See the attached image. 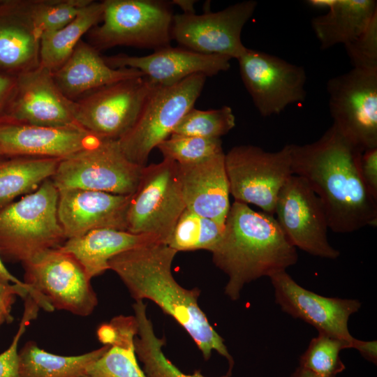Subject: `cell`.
<instances>
[{
    "label": "cell",
    "instance_id": "6da1fadb",
    "mask_svg": "<svg viewBox=\"0 0 377 377\" xmlns=\"http://www.w3.org/2000/svg\"><path fill=\"white\" fill-rule=\"evenodd\" d=\"M290 147L293 175L302 177L319 198L329 228L350 233L376 226L377 200L360 172L362 151L335 125L316 141Z\"/></svg>",
    "mask_w": 377,
    "mask_h": 377
},
{
    "label": "cell",
    "instance_id": "7a4b0ae2",
    "mask_svg": "<svg viewBox=\"0 0 377 377\" xmlns=\"http://www.w3.org/2000/svg\"><path fill=\"white\" fill-rule=\"evenodd\" d=\"M177 253L165 244H154L119 253L109 260L108 267L135 301L149 300L172 316L191 336L205 360L215 350L228 360L232 371L233 358L198 305L200 291L182 287L172 276Z\"/></svg>",
    "mask_w": 377,
    "mask_h": 377
},
{
    "label": "cell",
    "instance_id": "3957f363",
    "mask_svg": "<svg viewBox=\"0 0 377 377\" xmlns=\"http://www.w3.org/2000/svg\"><path fill=\"white\" fill-rule=\"evenodd\" d=\"M215 265L228 276L225 293L237 300L244 286L262 276L285 271L297 253L274 216L235 201L221 238L211 251Z\"/></svg>",
    "mask_w": 377,
    "mask_h": 377
},
{
    "label": "cell",
    "instance_id": "277c9868",
    "mask_svg": "<svg viewBox=\"0 0 377 377\" xmlns=\"http://www.w3.org/2000/svg\"><path fill=\"white\" fill-rule=\"evenodd\" d=\"M58 189L51 179L0 210L1 258L22 264L66 240L57 216Z\"/></svg>",
    "mask_w": 377,
    "mask_h": 377
},
{
    "label": "cell",
    "instance_id": "5b68a950",
    "mask_svg": "<svg viewBox=\"0 0 377 377\" xmlns=\"http://www.w3.org/2000/svg\"><path fill=\"white\" fill-rule=\"evenodd\" d=\"M24 282L29 295L46 311L65 310L73 314L90 315L98 299L87 272L71 253L59 247L43 251L27 262Z\"/></svg>",
    "mask_w": 377,
    "mask_h": 377
},
{
    "label": "cell",
    "instance_id": "8992f818",
    "mask_svg": "<svg viewBox=\"0 0 377 377\" xmlns=\"http://www.w3.org/2000/svg\"><path fill=\"white\" fill-rule=\"evenodd\" d=\"M101 22L89 32L100 51L118 45L159 50L170 46V3L159 0H105Z\"/></svg>",
    "mask_w": 377,
    "mask_h": 377
},
{
    "label": "cell",
    "instance_id": "52a82bcc",
    "mask_svg": "<svg viewBox=\"0 0 377 377\" xmlns=\"http://www.w3.org/2000/svg\"><path fill=\"white\" fill-rule=\"evenodd\" d=\"M191 75L171 86H157L146 99L131 129L118 140L133 163L146 166L151 150L168 138L184 116L193 108L206 81Z\"/></svg>",
    "mask_w": 377,
    "mask_h": 377
},
{
    "label": "cell",
    "instance_id": "ba28073f",
    "mask_svg": "<svg viewBox=\"0 0 377 377\" xmlns=\"http://www.w3.org/2000/svg\"><path fill=\"white\" fill-rule=\"evenodd\" d=\"M178 164L164 159L143 168L139 184L129 202L126 230L151 234L167 244L186 209Z\"/></svg>",
    "mask_w": 377,
    "mask_h": 377
},
{
    "label": "cell",
    "instance_id": "9c48e42d",
    "mask_svg": "<svg viewBox=\"0 0 377 377\" xmlns=\"http://www.w3.org/2000/svg\"><path fill=\"white\" fill-rule=\"evenodd\" d=\"M225 165L235 201L274 216L279 193L293 175L290 145L275 152L250 145L235 146L225 154Z\"/></svg>",
    "mask_w": 377,
    "mask_h": 377
},
{
    "label": "cell",
    "instance_id": "30bf717a",
    "mask_svg": "<svg viewBox=\"0 0 377 377\" xmlns=\"http://www.w3.org/2000/svg\"><path fill=\"white\" fill-rule=\"evenodd\" d=\"M144 167L126 157L118 140H101L91 148L61 159L51 179L57 189L128 195L135 191Z\"/></svg>",
    "mask_w": 377,
    "mask_h": 377
},
{
    "label": "cell",
    "instance_id": "8fae6325",
    "mask_svg": "<svg viewBox=\"0 0 377 377\" xmlns=\"http://www.w3.org/2000/svg\"><path fill=\"white\" fill-rule=\"evenodd\" d=\"M157 86L143 75L99 88L75 101L76 121L100 139L119 140L133 126Z\"/></svg>",
    "mask_w": 377,
    "mask_h": 377
},
{
    "label": "cell",
    "instance_id": "7c38bea8",
    "mask_svg": "<svg viewBox=\"0 0 377 377\" xmlns=\"http://www.w3.org/2000/svg\"><path fill=\"white\" fill-rule=\"evenodd\" d=\"M327 91L333 124L362 151L377 148V71L353 68Z\"/></svg>",
    "mask_w": 377,
    "mask_h": 377
},
{
    "label": "cell",
    "instance_id": "4fadbf2b",
    "mask_svg": "<svg viewBox=\"0 0 377 377\" xmlns=\"http://www.w3.org/2000/svg\"><path fill=\"white\" fill-rule=\"evenodd\" d=\"M237 60L242 82L263 117L304 101L306 74L302 66L247 47Z\"/></svg>",
    "mask_w": 377,
    "mask_h": 377
},
{
    "label": "cell",
    "instance_id": "5bb4252c",
    "mask_svg": "<svg viewBox=\"0 0 377 377\" xmlns=\"http://www.w3.org/2000/svg\"><path fill=\"white\" fill-rule=\"evenodd\" d=\"M257 4L248 0L218 12L174 15L172 39L192 51L237 59L246 49L241 39L242 29Z\"/></svg>",
    "mask_w": 377,
    "mask_h": 377
},
{
    "label": "cell",
    "instance_id": "9a60e30c",
    "mask_svg": "<svg viewBox=\"0 0 377 377\" xmlns=\"http://www.w3.org/2000/svg\"><path fill=\"white\" fill-rule=\"evenodd\" d=\"M274 214L294 247L320 258L339 257V251L327 239L329 225L322 202L302 177H289L277 197Z\"/></svg>",
    "mask_w": 377,
    "mask_h": 377
},
{
    "label": "cell",
    "instance_id": "2e32d148",
    "mask_svg": "<svg viewBox=\"0 0 377 377\" xmlns=\"http://www.w3.org/2000/svg\"><path fill=\"white\" fill-rule=\"evenodd\" d=\"M269 278L275 302L284 312L311 325L318 332L344 340L357 348L360 340L350 334L348 322L361 306L358 300L318 295L300 286L286 270Z\"/></svg>",
    "mask_w": 377,
    "mask_h": 377
},
{
    "label": "cell",
    "instance_id": "e0dca14e",
    "mask_svg": "<svg viewBox=\"0 0 377 377\" xmlns=\"http://www.w3.org/2000/svg\"><path fill=\"white\" fill-rule=\"evenodd\" d=\"M5 122L52 127L80 126L75 116V101L62 94L52 73L40 65L17 75L15 94Z\"/></svg>",
    "mask_w": 377,
    "mask_h": 377
},
{
    "label": "cell",
    "instance_id": "ac0fdd59",
    "mask_svg": "<svg viewBox=\"0 0 377 377\" xmlns=\"http://www.w3.org/2000/svg\"><path fill=\"white\" fill-rule=\"evenodd\" d=\"M131 195L77 188L58 189L57 216L66 239L96 229L126 230Z\"/></svg>",
    "mask_w": 377,
    "mask_h": 377
},
{
    "label": "cell",
    "instance_id": "d6986e66",
    "mask_svg": "<svg viewBox=\"0 0 377 377\" xmlns=\"http://www.w3.org/2000/svg\"><path fill=\"white\" fill-rule=\"evenodd\" d=\"M101 140L80 126L0 124V149L6 158L27 156L62 159L91 148Z\"/></svg>",
    "mask_w": 377,
    "mask_h": 377
},
{
    "label": "cell",
    "instance_id": "ffe728a7",
    "mask_svg": "<svg viewBox=\"0 0 377 377\" xmlns=\"http://www.w3.org/2000/svg\"><path fill=\"white\" fill-rule=\"evenodd\" d=\"M112 68L140 71L160 87L174 85L196 74L206 77L230 68V59L221 55L204 54L186 48L165 47L142 57L117 54L104 57Z\"/></svg>",
    "mask_w": 377,
    "mask_h": 377
},
{
    "label": "cell",
    "instance_id": "44dd1931",
    "mask_svg": "<svg viewBox=\"0 0 377 377\" xmlns=\"http://www.w3.org/2000/svg\"><path fill=\"white\" fill-rule=\"evenodd\" d=\"M178 174L186 209L224 228L230 207L225 153L196 163L178 164Z\"/></svg>",
    "mask_w": 377,
    "mask_h": 377
},
{
    "label": "cell",
    "instance_id": "7402d4cb",
    "mask_svg": "<svg viewBox=\"0 0 377 377\" xmlns=\"http://www.w3.org/2000/svg\"><path fill=\"white\" fill-rule=\"evenodd\" d=\"M52 73L59 90L73 101L104 86L144 75L134 68L110 67L98 50L82 40L67 60Z\"/></svg>",
    "mask_w": 377,
    "mask_h": 377
},
{
    "label": "cell",
    "instance_id": "603a6c76",
    "mask_svg": "<svg viewBox=\"0 0 377 377\" xmlns=\"http://www.w3.org/2000/svg\"><path fill=\"white\" fill-rule=\"evenodd\" d=\"M40 43L22 0H0V71L17 75L38 66Z\"/></svg>",
    "mask_w": 377,
    "mask_h": 377
},
{
    "label": "cell",
    "instance_id": "cb8c5ba5",
    "mask_svg": "<svg viewBox=\"0 0 377 377\" xmlns=\"http://www.w3.org/2000/svg\"><path fill=\"white\" fill-rule=\"evenodd\" d=\"M158 243L162 242L154 235L101 228L68 239L60 249L73 255L92 279L109 269V260L117 255Z\"/></svg>",
    "mask_w": 377,
    "mask_h": 377
},
{
    "label": "cell",
    "instance_id": "d4e9b609",
    "mask_svg": "<svg viewBox=\"0 0 377 377\" xmlns=\"http://www.w3.org/2000/svg\"><path fill=\"white\" fill-rule=\"evenodd\" d=\"M135 316H119L98 330V339L108 348L87 369L88 377H148L137 361Z\"/></svg>",
    "mask_w": 377,
    "mask_h": 377
},
{
    "label": "cell",
    "instance_id": "484cf974",
    "mask_svg": "<svg viewBox=\"0 0 377 377\" xmlns=\"http://www.w3.org/2000/svg\"><path fill=\"white\" fill-rule=\"evenodd\" d=\"M376 14L375 0H334L325 14L311 20V27L320 48L326 50L354 40Z\"/></svg>",
    "mask_w": 377,
    "mask_h": 377
},
{
    "label": "cell",
    "instance_id": "4316f807",
    "mask_svg": "<svg viewBox=\"0 0 377 377\" xmlns=\"http://www.w3.org/2000/svg\"><path fill=\"white\" fill-rule=\"evenodd\" d=\"M60 160L27 156L0 159V210L51 179Z\"/></svg>",
    "mask_w": 377,
    "mask_h": 377
},
{
    "label": "cell",
    "instance_id": "83f0119b",
    "mask_svg": "<svg viewBox=\"0 0 377 377\" xmlns=\"http://www.w3.org/2000/svg\"><path fill=\"white\" fill-rule=\"evenodd\" d=\"M103 2L92 1L70 22L61 29L41 36L40 65L54 71L70 57L82 37L103 17Z\"/></svg>",
    "mask_w": 377,
    "mask_h": 377
},
{
    "label": "cell",
    "instance_id": "f1b7e54d",
    "mask_svg": "<svg viewBox=\"0 0 377 377\" xmlns=\"http://www.w3.org/2000/svg\"><path fill=\"white\" fill-rule=\"evenodd\" d=\"M108 345L79 355L64 356L28 341L19 351L20 377H80L108 348Z\"/></svg>",
    "mask_w": 377,
    "mask_h": 377
},
{
    "label": "cell",
    "instance_id": "f546056e",
    "mask_svg": "<svg viewBox=\"0 0 377 377\" xmlns=\"http://www.w3.org/2000/svg\"><path fill=\"white\" fill-rule=\"evenodd\" d=\"M133 308L138 326L134 339L135 351L148 377H207L200 370L191 374H185L170 361L162 350L164 339L156 337L152 323L147 316L146 304L142 301H138ZM231 374L228 371L220 377H230Z\"/></svg>",
    "mask_w": 377,
    "mask_h": 377
},
{
    "label": "cell",
    "instance_id": "4dcf8cb0",
    "mask_svg": "<svg viewBox=\"0 0 377 377\" xmlns=\"http://www.w3.org/2000/svg\"><path fill=\"white\" fill-rule=\"evenodd\" d=\"M223 229L213 220L186 208L167 245L177 252L199 249L211 252L220 241Z\"/></svg>",
    "mask_w": 377,
    "mask_h": 377
},
{
    "label": "cell",
    "instance_id": "1f68e13d",
    "mask_svg": "<svg viewBox=\"0 0 377 377\" xmlns=\"http://www.w3.org/2000/svg\"><path fill=\"white\" fill-rule=\"evenodd\" d=\"M92 0H22V6L41 36L64 27Z\"/></svg>",
    "mask_w": 377,
    "mask_h": 377
},
{
    "label": "cell",
    "instance_id": "d6a6232c",
    "mask_svg": "<svg viewBox=\"0 0 377 377\" xmlns=\"http://www.w3.org/2000/svg\"><path fill=\"white\" fill-rule=\"evenodd\" d=\"M235 126V117L229 106L208 110L193 107L184 116L172 134L220 139Z\"/></svg>",
    "mask_w": 377,
    "mask_h": 377
},
{
    "label": "cell",
    "instance_id": "836d02e7",
    "mask_svg": "<svg viewBox=\"0 0 377 377\" xmlns=\"http://www.w3.org/2000/svg\"><path fill=\"white\" fill-rule=\"evenodd\" d=\"M345 348H352L344 340L318 332L313 338L300 358V367L324 376H334L345 369L339 353Z\"/></svg>",
    "mask_w": 377,
    "mask_h": 377
},
{
    "label": "cell",
    "instance_id": "e575fe53",
    "mask_svg": "<svg viewBox=\"0 0 377 377\" xmlns=\"http://www.w3.org/2000/svg\"><path fill=\"white\" fill-rule=\"evenodd\" d=\"M163 158L178 164L201 162L223 151L221 139L172 134L158 147Z\"/></svg>",
    "mask_w": 377,
    "mask_h": 377
},
{
    "label": "cell",
    "instance_id": "d590c367",
    "mask_svg": "<svg viewBox=\"0 0 377 377\" xmlns=\"http://www.w3.org/2000/svg\"><path fill=\"white\" fill-rule=\"evenodd\" d=\"M344 47L353 68L377 71V14L366 29Z\"/></svg>",
    "mask_w": 377,
    "mask_h": 377
},
{
    "label": "cell",
    "instance_id": "8d00e7d4",
    "mask_svg": "<svg viewBox=\"0 0 377 377\" xmlns=\"http://www.w3.org/2000/svg\"><path fill=\"white\" fill-rule=\"evenodd\" d=\"M39 309L31 297L25 298L24 311L18 330L10 346L0 354V377H20L18 343L29 323L36 318Z\"/></svg>",
    "mask_w": 377,
    "mask_h": 377
},
{
    "label": "cell",
    "instance_id": "74e56055",
    "mask_svg": "<svg viewBox=\"0 0 377 377\" xmlns=\"http://www.w3.org/2000/svg\"><path fill=\"white\" fill-rule=\"evenodd\" d=\"M360 172L368 191L377 200V148L362 152Z\"/></svg>",
    "mask_w": 377,
    "mask_h": 377
},
{
    "label": "cell",
    "instance_id": "f35d334b",
    "mask_svg": "<svg viewBox=\"0 0 377 377\" xmlns=\"http://www.w3.org/2000/svg\"><path fill=\"white\" fill-rule=\"evenodd\" d=\"M17 75L0 71V124L6 121V115L14 98Z\"/></svg>",
    "mask_w": 377,
    "mask_h": 377
},
{
    "label": "cell",
    "instance_id": "ab89813d",
    "mask_svg": "<svg viewBox=\"0 0 377 377\" xmlns=\"http://www.w3.org/2000/svg\"><path fill=\"white\" fill-rule=\"evenodd\" d=\"M31 292V290L29 286L6 284L0 281V307L10 313L15 297L20 296L24 299Z\"/></svg>",
    "mask_w": 377,
    "mask_h": 377
},
{
    "label": "cell",
    "instance_id": "60d3db41",
    "mask_svg": "<svg viewBox=\"0 0 377 377\" xmlns=\"http://www.w3.org/2000/svg\"><path fill=\"white\" fill-rule=\"evenodd\" d=\"M367 360L376 364L377 346L376 341H365L360 340L357 349Z\"/></svg>",
    "mask_w": 377,
    "mask_h": 377
},
{
    "label": "cell",
    "instance_id": "b9f144b4",
    "mask_svg": "<svg viewBox=\"0 0 377 377\" xmlns=\"http://www.w3.org/2000/svg\"><path fill=\"white\" fill-rule=\"evenodd\" d=\"M0 281L6 284H17L20 286H28L24 281H20L13 276L6 267L0 255Z\"/></svg>",
    "mask_w": 377,
    "mask_h": 377
},
{
    "label": "cell",
    "instance_id": "7bdbcfd3",
    "mask_svg": "<svg viewBox=\"0 0 377 377\" xmlns=\"http://www.w3.org/2000/svg\"><path fill=\"white\" fill-rule=\"evenodd\" d=\"M195 1L190 0H176L173 1L172 3L178 5L183 10L184 14L195 13L194 9Z\"/></svg>",
    "mask_w": 377,
    "mask_h": 377
},
{
    "label": "cell",
    "instance_id": "ee69618b",
    "mask_svg": "<svg viewBox=\"0 0 377 377\" xmlns=\"http://www.w3.org/2000/svg\"><path fill=\"white\" fill-rule=\"evenodd\" d=\"M290 377H334V376H324L312 372L308 369L298 367Z\"/></svg>",
    "mask_w": 377,
    "mask_h": 377
},
{
    "label": "cell",
    "instance_id": "f6af8a7d",
    "mask_svg": "<svg viewBox=\"0 0 377 377\" xmlns=\"http://www.w3.org/2000/svg\"><path fill=\"white\" fill-rule=\"evenodd\" d=\"M311 7L320 9H327V10L332 6L334 0H310L306 1Z\"/></svg>",
    "mask_w": 377,
    "mask_h": 377
},
{
    "label": "cell",
    "instance_id": "bcb514c9",
    "mask_svg": "<svg viewBox=\"0 0 377 377\" xmlns=\"http://www.w3.org/2000/svg\"><path fill=\"white\" fill-rule=\"evenodd\" d=\"M13 320L12 316L10 313H7L1 307H0V325L6 322L10 323Z\"/></svg>",
    "mask_w": 377,
    "mask_h": 377
},
{
    "label": "cell",
    "instance_id": "7dc6e473",
    "mask_svg": "<svg viewBox=\"0 0 377 377\" xmlns=\"http://www.w3.org/2000/svg\"><path fill=\"white\" fill-rule=\"evenodd\" d=\"M6 158L4 155L3 154L1 150L0 149V159Z\"/></svg>",
    "mask_w": 377,
    "mask_h": 377
},
{
    "label": "cell",
    "instance_id": "c3c4849f",
    "mask_svg": "<svg viewBox=\"0 0 377 377\" xmlns=\"http://www.w3.org/2000/svg\"><path fill=\"white\" fill-rule=\"evenodd\" d=\"M80 377H88L87 375H84V376H80Z\"/></svg>",
    "mask_w": 377,
    "mask_h": 377
}]
</instances>
